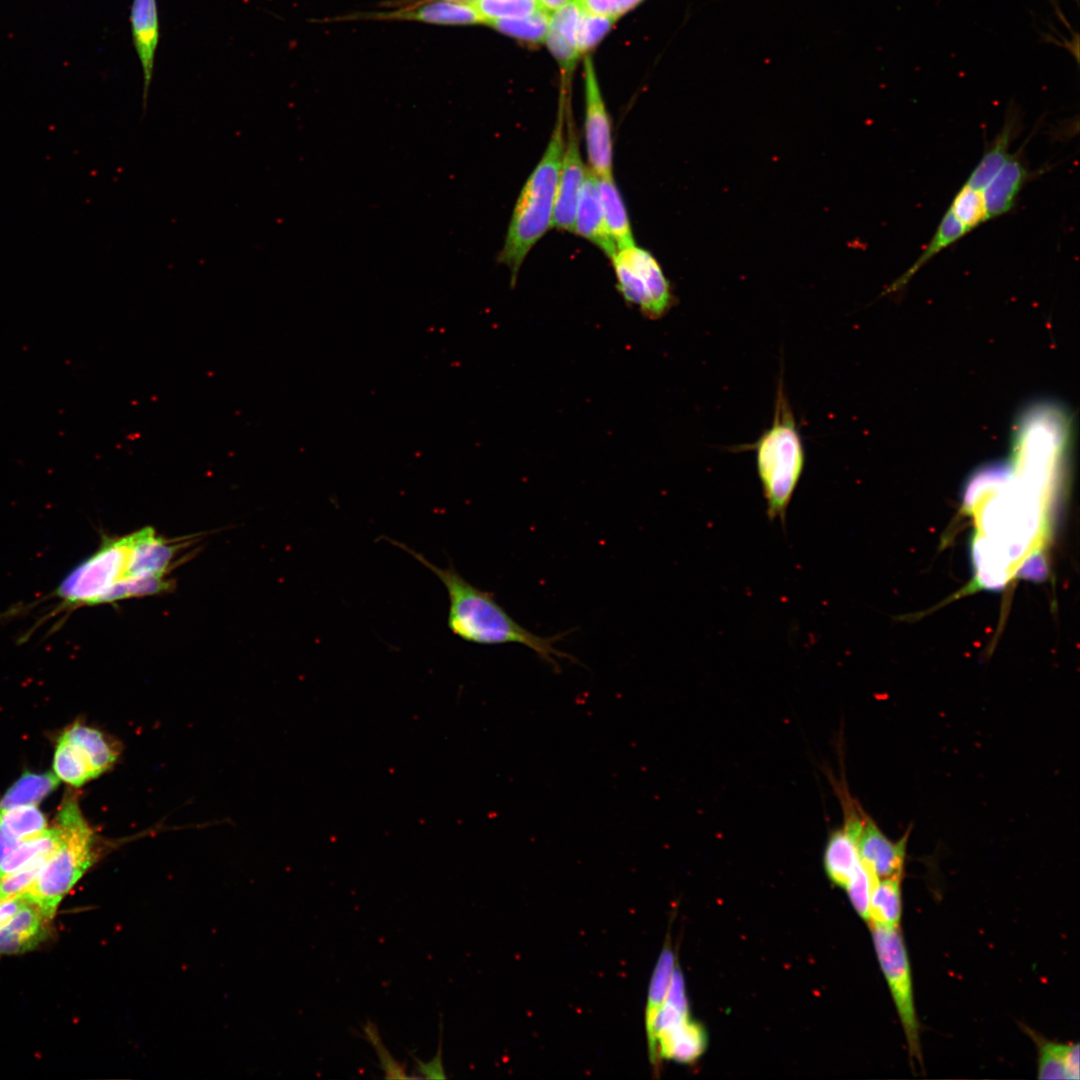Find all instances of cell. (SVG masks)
I'll return each instance as SVG.
<instances>
[{"label": "cell", "mask_w": 1080, "mask_h": 1080, "mask_svg": "<svg viewBox=\"0 0 1080 1080\" xmlns=\"http://www.w3.org/2000/svg\"><path fill=\"white\" fill-rule=\"evenodd\" d=\"M573 232L594 243L610 259L617 252L616 246L605 226L598 188V176L590 168L586 170Z\"/></svg>", "instance_id": "14"}, {"label": "cell", "mask_w": 1080, "mask_h": 1080, "mask_svg": "<svg viewBox=\"0 0 1080 1080\" xmlns=\"http://www.w3.org/2000/svg\"><path fill=\"white\" fill-rule=\"evenodd\" d=\"M742 449L756 452V467L769 519L784 521L805 466V452L782 377L778 381L770 427L753 444Z\"/></svg>", "instance_id": "4"}, {"label": "cell", "mask_w": 1080, "mask_h": 1080, "mask_svg": "<svg viewBox=\"0 0 1080 1080\" xmlns=\"http://www.w3.org/2000/svg\"><path fill=\"white\" fill-rule=\"evenodd\" d=\"M550 17L551 13L540 9L525 17L492 20L487 25L504 35L537 45L546 39Z\"/></svg>", "instance_id": "29"}, {"label": "cell", "mask_w": 1080, "mask_h": 1080, "mask_svg": "<svg viewBox=\"0 0 1080 1080\" xmlns=\"http://www.w3.org/2000/svg\"><path fill=\"white\" fill-rule=\"evenodd\" d=\"M139 539V531L104 536L98 549L71 569L52 592L51 597L58 600L53 615L168 591L170 581L148 571Z\"/></svg>", "instance_id": "1"}, {"label": "cell", "mask_w": 1080, "mask_h": 1080, "mask_svg": "<svg viewBox=\"0 0 1080 1080\" xmlns=\"http://www.w3.org/2000/svg\"><path fill=\"white\" fill-rule=\"evenodd\" d=\"M877 880L875 875L861 861L845 887L856 912L866 921H868L871 892Z\"/></svg>", "instance_id": "34"}, {"label": "cell", "mask_w": 1080, "mask_h": 1080, "mask_svg": "<svg viewBox=\"0 0 1080 1080\" xmlns=\"http://www.w3.org/2000/svg\"><path fill=\"white\" fill-rule=\"evenodd\" d=\"M1033 1035L1039 1058L1038 1075L1046 1079H1079V1045L1077 1043H1059Z\"/></svg>", "instance_id": "21"}, {"label": "cell", "mask_w": 1080, "mask_h": 1080, "mask_svg": "<svg viewBox=\"0 0 1080 1080\" xmlns=\"http://www.w3.org/2000/svg\"><path fill=\"white\" fill-rule=\"evenodd\" d=\"M52 917L27 902L0 930V954H21L35 949L49 934Z\"/></svg>", "instance_id": "13"}, {"label": "cell", "mask_w": 1080, "mask_h": 1080, "mask_svg": "<svg viewBox=\"0 0 1080 1080\" xmlns=\"http://www.w3.org/2000/svg\"><path fill=\"white\" fill-rule=\"evenodd\" d=\"M583 9L619 18L630 10L634 9L644 0H578Z\"/></svg>", "instance_id": "36"}, {"label": "cell", "mask_w": 1080, "mask_h": 1080, "mask_svg": "<svg viewBox=\"0 0 1080 1080\" xmlns=\"http://www.w3.org/2000/svg\"><path fill=\"white\" fill-rule=\"evenodd\" d=\"M585 139L590 169L598 176L612 174L611 122L598 84L593 60L584 59Z\"/></svg>", "instance_id": "8"}, {"label": "cell", "mask_w": 1080, "mask_h": 1080, "mask_svg": "<svg viewBox=\"0 0 1080 1080\" xmlns=\"http://www.w3.org/2000/svg\"><path fill=\"white\" fill-rule=\"evenodd\" d=\"M705 1043L702 1027L687 1019L658 1036L652 1065L657 1068L663 1058L690 1063L703 1053Z\"/></svg>", "instance_id": "19"}, {"label": "cell", "mask_w": 1080, "mask_h": 1080, "mask_svg": "<svg viewBox=\"0 0 1080 1080\" xmlns=\"http://www.w3.org/2000/svg\"><path fill=\"white\" fill-rule=\"evenodd\" d=\"M473 5L485 24L497 19L525 17L542 9L537 0H477Z\"/></svg>", "instance_id": "33"}, {"label": "cell", "mask_w": 1080, "mask_h": 1080, "mask_svg": "<svg viewBox=\"0 0 1080 1080\" xmlns=\"http://www.w3.org/2000/svg\"><path fill=\"white\" fill-rule=\"evenodd\" d=\"M968 232L963 225L948 209L943 215L938 227L928 245L925 247L915 262L891 285L889 291H895L904 286L927 262L938 255L941 251L954 244Z\"/></svg>", "instance_id": "25"}, {"label": "cell", "mask_w": 1080, "mask_h": 1080, "mask_svg": "<svg viewBox=\"0 0 1080 1080\" xmlns=\"http://www.w3.org/2000/svg\"><path fill=\"white\" fill-rule=\"evenodd\" d=\"M909 832L898 841L887 838L869 818H863L857 847L863 864L879 879L903 875Z\"/></svg>", "instance_id": "11"}, {"label": "cell", "mask_w": 1080, "mask_h": 1080, "mask_svg": "<svg viewBox=\"0 0 1080 1080\" xmlns=\"http://www.w3.org/2000/svg\"><path fill=\"white\" fill-rule=\"evenodd\" d=\"M342 20L416 21L451 26L485 24L473 4L446 1H407L405 6L396 10L359 13L343 17Z\"/></svg>", "instance_id": "9"}, {"label": "cell", "mask_w": 1080, "mask_h": 1080, "mask_svg": "<svg viewBox=\"0 0 1080 1080\" xmlns=\"http://www.w3.org/2000/svg\"><path fill=\"white\" fill-rule=\"evenodd\" d=\"M903 875L879 879L869 902L868 921L871 925L899 927L902 915L901 881Z\"/></svg>", "instance_id": "24"}, {"label": "cell", "mask_w": 1080, "mask_h": 1080, "mask_svg": "<svg viewBox=\"0 0 1080 1080\" xmlns=\"http://www.w3.org/2000/svg\"><path fill=\"white\" fill-rule=\"evenodd\" d=\"M537 1H538L539 5L541 6L542 9L548 11L549 13H552V12L560 9L561 7L566 5L567 3H569L571 0H537Z\"/></svg>", "instance_id": "40"}, {"label": "cell", "mask_w": 1080, "mask_h": 1080, "mask_svg": "<svg viewBox=\"0 0 1080 1080\" xmlns=\"http://www.w3.org/2000/svg\"><path fill=\"white\" fill-rule=\"evenodd\" d=\"M582 7L578 0H571L551 13L545 42L557 60L562 73L568 78L580 56L577 48V25Z\"/></svg>", "instance_id": "17"}, {"label": "cell", "mask_w": 1080, "mask_h": 1080, "mask_svg": "<svg viewBox=\"0 0 1080 1080\" xmlns=\"http://www.w3.org/2000/svg\"><path fill=\"white\" fill-rule=\"evenodd\" d=\"M611 260L617 288L627 303L651 320L669 312L674 304L670 283L648 251L634 245L618 250Z\"/></svg>", "instance_id": "6"}, {"label": "cell", "mask_w": 1080, "mask_h": 1080, "mask_svg": "<svg viewBox=\"0 0 1080 1080\" xmlns=\"http://www.w3.org/2000/svg\"><path fill=\"white\" fill-rule=\"evenodd\" d=\"M863 818L848 817L842 830L830 837L824 855L825 869L830 879L845 888L861 863L857 839Z\"/></svg>", "instance_id": "16"}, {"label": "cell", "mask_w": 1080, "mask_h": 1080, "mask_svg": "<svg viewBox=\"0 0 1080 1080\" xmlns=\"http://www.w3.org/2000/svg\"><path fill=\"white\" fill-rule=\"evenodd\" d=\"M949 210L967 232L988 221L982 192L966 184L954 196Z\"/></svg>", "instance_id": "31"}, {"label": "cell", "mask_w": 1080, "mask_h": 1080, "mask_svg": "<svg viewBox=\"0 0 1080 1080\" xmlns=\"http://www.w3.org/2000/svg\"><path fill=\"white\" fill-rule=\"evenodd\" d=\"M371 1045L374 1047L378 1059L379 1066L385 1072V1078L387 1079H407L410 1078L406 1074V1063H400L394 1059L387 1048L383 1045L381 1038L377 1039Z\"/></svg>", "instance_id": "37"}, {"label": "cell", "mask_w": 1080, "mask_h": 1080, "mask_svg": "<svg viewBox=\"0 0 1080 1080\" xmlns=\"http://www.w3.org/2000/svg\"><path fill=\"white\" fill-rule=\"evenodd\" d=\"M1030 177L1019 154L1010 155L996 175L981 191L987 220L1008 213Z\"/></svg>", "instance_id": "15"}, {"label": "cell", "mask_w": 1080, "mask_h": 1080, "mask_svg": "<svg viewBox=\"0 0 1080 1080\" xmlns=\"http://www.w3.org/2000/svg\"><path fill=\"white\" fill-rule=\"evenodd\" d=\"M412 1056H413V1059H414V1061L416 1063V1069H417L418 1073H420L424 1078H426V1079H446L447 1076H446L445 1071H444L443 1057H442V1027H441V1033H440V1039H439V1046H438V1049H437V1053L435 1054L433 1059H431L428 1062H422L421 1060L416 1058L414 1055H412Z\"/></svg>", "instance_id": "38"}, {"label": "cell", "mask_w": 1080, "mask_h": 1080, "mask_svg": "<svg viewBox=\"0 0 1080 1080\" xmlns=\"http://www.w3.org/2000/svg\"><path fill=\"white\" fill-rule=\"evenodd\" d=\"M55 824L61 831L60 841L34 882L21 893L52 918L64 896L99 856L97 834L76 799H65Z\"/></svg>", "instance_id": "5"}, {"label": "cell", "mask_w": 1080, "mask_h": 1080, "mask_svg": "<svg viewBox=\"0 0 1080 1080\" xmlns=\"http://www.w3.org/2000/svg\"><path fill=\"white\" fill-rule=\"evenodd\" d=\"M598 188L605 226L617 251L634 246L627 211L612 174L598 176Z\"/></svg>", "instance_id": "22"}, {"label": "cell", "mask_w": 1080, "mask_h": 1080, "mask_svg": "<svg viewBox=\"0 0 1080 1080\" xmlns=\"http://www.w3.org/2000/svg\"><path fill=\"white\" fill-rule=\"evenodd\" d=\"M129 20L134 47L143 72L142 111L144 114L160 36L156 0H133Z\"/></svg>", "instance_id": "12"}, {"label": "cell", "mask_w": 1080, "mask_h": 1080, "mask_svg": "<svg viewBox=\"0 0 1080 1080\" xmlns=\"http://www.w3.org/2000/svg\"><path fill=\"white\" fill-rule=\"evenodd\" d=\"M27 902L21 893L0 902V930Z\"/></svg>", "instance_id": "39"}, {"label": "cell", "mask_w": 1080, "mask_h": 1080, "mask_svg": "<svg viewBox=\"0 0 1080 1080\" xmlns=\"http://www.w3.org/2000/svg\"><path fill=\"white\" fill-rule=\"evenodd\" d=\"M54 773L21 776L0 799V808L39 804L59 784Z\"/></svg>", "instance_id": "28"}, {"label": "cell", "mask_w": 1080, "mask_h": 1080, "mask_svg": "<svg viewBox=\"0 0 1080 1080\" xmlns=\"http://www.w3.org/2000/svg\"><path fill=\"white\" fill-rule=\"evenodd\" d=\"M568 137L564 146L558 176L552 226L573 232L574 222L586 168L583 163L579 141L571 118L568 119Z\"/></svg>", "instance_id": "10"}, {"label": "cell", "mask_w": 1080, "mask_h": 1080, "mask_svg": "<svg viewBox=\"0 0 1080 1080\" xmlns=\"http://www.w3.org/2000/svg\"><path fill=\"white\" fill-rule=\"evenodd\" d=\"M616 21L617 18L593 13L582 8L576 33L579 54H587L595 48L608 34Z\"/></svg>", "instance_id": "32"}, {"label": "cell", "mask_w": 1080, "mask_h": 1080, "mask_svg": "<svg viewBox=\"0 0 1080 1080\" xmlns=\"http://www.w3.org/2000/svg\"><path fill=\"white\" fill-rule=\"evenodd\" d=\"M62 735L85 753L97 776L112 768L121 754L118 741L79 722L67 728Z\"/></svg>", "instance_id": "20"}, {"label": "cell", "mask_w": 1080, "mask_h": 1080, "mask_svg": "<svg viewBox=\"0 0 1080 1080\" xmlns=\"http://www.w3.org/2000/svg\"><path fill=\"white\" fill-rule=\"evenodd\" d=\"M385 539L410 554L443 583L449 599L447 624L455 636L480 645L522 644L533 650L557 672L560 667L556 658L577 662L573 656L554 646L567 633L551 637L532 633L506 612L495 600L493 593L468 582L452 564L440 568L404 543L386 537Z\"/></svg>", "instance_id": "2"}, {"label": "cell", "mask_w": 1080, "mask_h": 1080, "mask_svg": "<svg viewBox=\"0 0 1080 1080\" xmlns=\"http://www.w3.org/2000/svg\"><path fill=\"white\" fill-rule=\"evenodd\" d=\"M50 855L41 857L22 869L0 879V902L25 891L36 879Z\"/></svg>", "instance_id": "35"}, {"label": "cell", "mask_w": 1080, "mask_h": 1080, "mask_svg": "<svg viewBox=\"0 0 1080 1080\" xmlns=\"http://www.w3.org/2000/svg\"><path fill=\"white\" fill-rule=\"evenodd\" d=\"M675 966L673 950L667 944L660 953L651 977L645 1010V1026L654 1019L664 1004Z\"/></svg>", "instance_id": "30"}, {"label": "cell", "mask_w": 1080, "mask_h": 1080, "mask_svg": "<svg viewBox=\"0 0 1080 1080\" xmlns=\"http://www.w3.org/2000/svg\"><path fill=\"white\" fill-rule=\"evenodd\" d=\"M53 770L59 780L75 787L98 777L85 753L63 735L57 742Z\"/></svg>", "instance_id": "26"}, {"label": "cell", "mask_w": 1080, "mask_h": 1080, "mask_svg": "<svg viewBox=\"0 0 1080 1080\" xmlns=\"http://www.w3.org/2000/svg\"><path fill=\"white\" fill-rule=\"evenodd\" d=\"M1017 129V117L1009 116L964 184L978 191L985 188L1009 158V147L1016 136Z\"/></svg>", "instance_id": "23"}, {"label": "cell", "mask_w": 1080, "mask_h": 1080, "mask_svg": "<svg viewBox=\"0 0 1080 1080\" xmlns=\"http://www.w3.org/2000/svg\"><path fill=\"white\" fill-rule=\"evenodd\" d=\"M871 927L876 954L906 1036L909 1055L921 1062L912 974L901 930L899 927Z\"/></svg>", "instance_id": "7"}, {"label": "cell", "mask_w": 1080, "mask_h": 1080, "mask_svg": "<svg viewBox=\"0 0 1080 1080\" xmlns=\"http://www.w3.org/2000/svg\"><path fill=\"white\" fill-rule=\"evenodd\" d=\"M60 837L61 831L55 824L42 835L21 842L0 860V879L41 857L50 855L57 847Z\"/></svg>", "instance_id": "27"}, {"label": "cell", "mask_w": 1080, "mask_h": 1080, "mask_svg": "<svg viewBox=\"0 0 1080 1080\" xmlns=\"http://www.w3.org/2000/svg\"><path fill=\"white\" fill-rule=\"evenodd\" d=\"M48 828L37 805L0 808V860L21 842L42 835Z\"/></svg>", "instance_id": "18"}, {"label": "cell", "mask_w": 1080, "mask_h": 1080, "mask_svg": "<svg viewBox=\"0 0 1080 1080\" xmlns=\"http://www.w3.org/2000/svg\"><path fill=\"white\" fill-rule=\"evenodd\" d=\"M410 1H413V2L446 1V2H453V3L474 4L477 0H410Z\"/></svg>", "instance_id": "41"}, {"label": "cell", "mask_w": 1080, "mask_h": 1080, "mask_svg": "<svg viewBox=\"0 0 1080 1080\" xmlns=\"http://www.w3.org/2000/svg\"><path fill=\"white\" fill-rule=\"evenodd\" d=\"M564 103L548 146L533 170L514 207L499 261L516 281L521 265L531 248L552 227L556 189L564 152Z\"/></svg>", "instance_id": "3"}]
</instances>
